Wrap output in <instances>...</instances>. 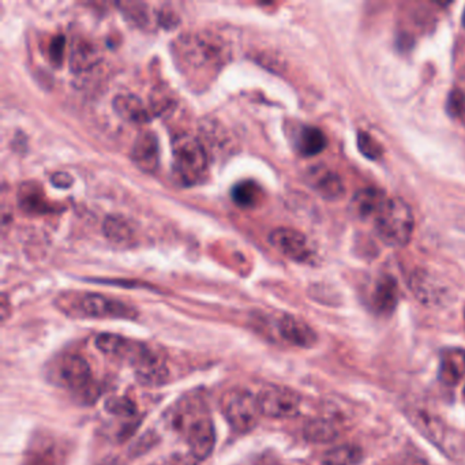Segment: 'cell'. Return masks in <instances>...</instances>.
<instances>
[{"label": "cell", "mask_w": 465, "mask_h": 465, "mask_svg": "<svg viewBox=\"0 0 465 465\" xmlns=\"http://www.w3.org/2000/svg\"><path fill=\"white\" fill-rule=\"evenodd\" d=\"M178 55L186 71L211 74L216 72L219 66L226 63L228 51L221 38L198 33L183 37L178 43Z\"/></svg>", "instance_id": "cell-1"}, {"label": "cell", "mask_w": 465, "mask_h": 465, "mask_svg": "<svg viewBox=\"0 0 465 465\" xmlns=\"http://www.w3.org/2000/svg\"><path fill=\"white\" fill-rule=\"evenodd\" d=\"M172 170L183 186L200 185L208 175L209 160L205 145L191 136H179L172 142Z\"/></svg>", "instance_id": "cell-2"}, {"label": "cell", "mask_w": 465, "mask_h": 465, "mask_svg": "<svg viewBox=\"0 0 465 465\" xmlns=\"http://www.w3.org/2000/svg\"><path fill=\"white\" fill-rule=\"evenodd\" d=\"M374 220L377 234L389 246L404 247L412 239L415 219L412 209L402 198H387Z\"/></svg>", "instance_id": "cell-3"}, {"label": "cell", "mask_w": 465, "mask_h": 465, "mask_svg": "<svg viewBox=\"0 0 465 465\" xmlns=\"http://www.w3.org/2000/svg\"><path fill=\"white\" fill-rule=\"evenodd\" d=\"M220 405L227 422L237 433H250L254 430L260 416L262 415L257 396L240 387L227 390Z\"/></svg>", "instance_id": "cell-4"}, {"label": "cell", "mask_w": 465, "mask_h": 465, "mask_svg": "<svg viewBox=\"0 0 465 465\" xmlns=\"http://www.w3.org/2000/svg\"><path fill=\"white\" fill-rule=\"evenodd\" d=\"M69 310L85 318H134L136 310L123 302L107 298L100 294H85L77 296Z\"/></svg>", "instance_id": "cell-5"}, {"label": "cell", "mask_w": 465, "mask_h": 465, "mask_svg": "<svg viewBox=\"0 0 465 465\" xmlns=\"http://www.w3.org/2000/svg\"><path fill=\"white\" fill-rule=\"evenodd\" d=\"M257 399L261 413L266 418L286 419L299 415L301 411V396L288 387H265L258 394Z\"/></svg>", "instance_id": "cell-6"}, {"label": "cell", "mask_w": 465, "mask_h": 465, "mask_svg": "<svg viewBox=\"0 0 465 465\" xmlns=\"http://www.w3.org/2000/svg\"><path fill=\"white\" fill-rule=\"evenodd\" d=\"M95 345L102 353L133 364L134 369L141 366L144 361H148L152 355L156 353L144 343L129 340L121 336L111 335V333H104L95 338Z\"/></svg>", "instance_id": "cell-7"}, {"label": "cell", "mask_w": 465, "mask_h": 465, "mask_svg": "<svg viewBox=\"0 0 465 465\" xmlns=\"http://www.w3.org/2000/svg\"><path fill=\"white\" fill-rule=\"evenodd\" d=\"M186 419L190 420L186 423L185 430L191 456L197 460L208 459L216 445V433L211 418L197 413V416L186 415Z\"/></svg>", "instance_id": "cell-8"}, {"label": "cell", "mask_w": 465, "mask_h": 465, "mask_svg": "<svg viewBox=\"0 0 465 465\" xmlns=\"http://www.w3.org/2000/svg\"><path fill=\"white\" fill-rule=\"evenodd\" d=\"M61 377L69 389L74 390L76 394L87 399H92L99 394L93 381L92 369L87 359L82 356H66L61 364Z\"/></svg>", "instance_id": "cell-9"}, {"label": "cell", "mask_w": 465, "mask_h": 465, "mask_svg": "<svg viewBox=\"0 0 465 465\" xmlns=\"http://www.w3.org/2000/svg\"><path fill=\"white\" fill-rule=\"evenodd\" d=\"M269 243L281 254L296 262L311 260V247L302 232L292 228H278L269 235Z\"/></svg>", "instance_id": "cell-10"}, {"label": "cell", "mask_w": 465, "mask_h": 465, "mask_svg": "<svg viewBox=\"0 0 465 465\" xmlns=\"http://www.w3.org/2000/svg\"><path fill=\"white\" fill-rule=\"evenodd\" d=\"M411 288L416 298L419 299L426 306H441L448 301L451 291L448 286L434 278L431 273L425 270H418L411 278Z\"/></svg>", "instance_id": "cell-11"}, {"label": "cell", "mask_w": 465, "mask_h": 465, "mask_svg": "<svg viewBox=\"0 0 465 465\" xmlns=\"http://www.w3.org/2000/svg\"><path fill=\"white\" fill-rule=\"evenodd\" d=\"M131 159L145 172H154L160 164L159 139L154 131H142L134 142Z\"/></svg>", "instance_id": "cell-12"}, {"label": "cell", "mask_w": 465, "mask_h": 465, "mask_svg": "<svg viewBox=\"0 0 465 465\" xmlns=\"http://www.w3.org/2000/svg\"><path fill=\"white\" fill-rule=\"evenodd\" d=\"M307 180H309V185L325 200L338 201L345 194V183L329 168H312L307 174Z\"/></svg>", "instance_id": "cell-13"}, {"label": "cell", "mask_w": 465, "mask_h": 465, "mask_svg": "<svg viewBox=\"0 0 465 465\" xmlns=\"http://www.w3.org/2000/svg\"><path fill=\"white\" fill-rule=\"evenodd\" d=\"M278 330L284 340L296 347L311 348L317 345L318 336L314 329L294 315L281 317Z\"/></svg>", "instance_id": "cell-14"}, {"label": "cell", "mask_w": 465, "mask_h": 465, "mask_svg": "<svg viewBox=\"0 0 465 465\" xmlns=\"http://www.w3.org/2000/svg\"><path fill=\"white\" fill-rule=\"evenodd\" d=\"M113 111L119 118L134 125H144L152 119V112L145 107L142 100L136 95H119L112 102Z\"/></svg>", "instance_id": "cell-15"}, {"label": "cell", "mask_w": 465, "mask_h": 465, "mask_svg": "<svg viewBox=\"0 0 465 465\" xmlns=\"http://www.w3.org/2000/svg\"><path fill=\"white\" fill-rule=\"evenodd\" d=\"M411 422L413 423L419 433H422L426 438L430 439L431 443L436 444L441 449H445L446 430L443 420L438 419L433 413L426 412L423 410L412 411L410 413Z\"/></svg>", "instance_id": "cell-16"}, {"label": "cell", "mask_w": 465, "mask_h": 465, "mask_svg": "<svg viewBox=\"0 0 465 465\" xmlns=\"http://www.w3.org/2000/svg\"><path fill=\"white\" fill-rule=\"evenodd\" d=\"M465 374V350L448 348L441 353L439 379L445 385H456Z\"/></svg>", "instance_id": "cell-17"}, {"label": "cell", "mask_w": 465, "mask_h": 465, "mask_svg": "<svg viewBox=\"0 0 465 465\" xmlns=\"http://www.w3.org/2000/svg\"><path fill=\"white\" fill-rule=\"evenodd\" d=\"M386 200L387 197L384 191L373 187L363 188L353 195L351 208H353V213L361 219H370V217L376 219Z\"/></svg>", "instance_id": "cell-18"}, {"label": "cell", "mask_w": 465, "mask_h": 465, "mask_svg": "<svg viewBox=\"0 0 465 465\" xmlns=\"http://www.w3.org/2000/svg\"><path fill=\"white\" fill-rule=\"evenodd\" d=\"M399 303V286L392 276H384L376 284L373 294V306L378 314L389 315Z\"/></svg>", "instance_id": "cell-19"}, {"label": "cell", "mask_w": 465, "mask_h": 465, "mask_svg": "<svg viewBox=\"0 0 465 465\" xmlns=\"http://www.w3.org/2000/svg\"><path fill=\"white\" fill-rule=\"evenodd\" d=\"M340 436V428L333 419H312L304 426V438L311 444H329Z\"/></svg>", "instance_id": "cell-20"}, {"label": "cell", "mask_w": 465, "mask_h": 465, "mask_svg": "<svg viewBox=\"0 0 465 465\" xmlns=\"http://www.w3.org/2000/svg\"><path fill=\"white\" fill-rule=\"evenodd\" d=\"M328 139L317 128H303L298 138V151L302 156L312 157L321 154L327 148Z\"/></svg>", "instance_id": "cell-21"}, {"label": "cell", "mask_w": 465, "mask_h": 465, "mask_svg": "<svg viewBox=\"0 0 465 465\" xmlns=\"http://www.w3.org/2000/svg\"><path fill=\"white\" fill-rule=\"evenodd\" d=\"M363 459V451L358 445H340L325 453L322 465H359Z\"/></svg>", "instance_id": "cell-22"}, {"label": "cell", "mask_w": 465, "mask_h": 465, "mask_svg": "<svg viewBox=\"0 0 465 465\" xmlns=\"http://www.w3.org/2000/svg\"><path fill=\"white\" fill-rule=\"evenodd\" d=\"M107 239L111 242L123 246V245H129L133 239V231H131L130 224L126 221L125 219H121L119 216H110L105 219L104 227H103Z\"/></svg>", "instance_id": "cell-23"}, {"label": "cell", "mask_w": 465, "mask_h": 465, "mask_svg": "<svg viewBox=\"0 0 465 465\" xmlns=\"http://www.w3.org/2000/svg\"><path fill=\"white\" fill-rule=\"evenodd\" d=\"M232 200L240 208H253L261 200V188L252 180L237 183L232 188Z\"/></svg>", "instance_id": "cell-24"}, {"label": "cell", "mask_w": 465, "mask_h": 465, "mask_svg": "<svg viewBox=\"0 0 465 465\" xmlns=\"http://www.w3.org/2000/svg\"><path fill=\"white\" fill-rule=\"evenodd\" d=\"M97 62V51L87 43H79L72 50L71 69L74 71H85Z\"/></svg>", "instance_id": "cell-25"}, {"label": "cell", "mask_w": 465, "mask_h": 465, "mask_svg": "<svg viewBox=\"0 0 465 465\" xmlns=\"http://www.w3.org/2000/svg\"><path fill=\"white\" fill-rule=\"evenodd\" d=\"M358 148L363 156L370 160H379L384 156V148L382 145L366 131H361L358 134Z\"/></svg>", "instance_id": "cell-26"}, {"label": "cell", "mask_w": 465, "mask_h": 465, "mask_svg": "<svg viewBox=\"0 0 465 465\" xmlns=\"http://www.w3.org/2000/svg\"><path fill=\"white\" fill-rule=\"evenodd\" d=\"M105 410L116 416H133L137 412V405L126 397H112L105 403Z\"/></svg>", "instance_id": "cell-27"}, {"label": "cell", "mask_w": 465, "mask_h": 465, "mask_svg": "<svg viewBox=\"0 0 465 465\" xmlns=\"http://www.w3.org/2000/svg\"><path fill=\"white\" fill-rule=\"evenodd\" d=\"M120 9L125 12L126 17L137 23L138 27H144L145 23H148L149 15L146 12V4H120Z\"/></svg>", "instance_id": "cell-28"}, {"label": "cell", "mask_w": 465, "mask_h": 465, "mask_svg": "<svg viewBox=\"0 0 465 465\" xmlns=\"http://www.w3.org/2000/svg\"><path fill=\"white\" fill-rule=\"evenodd\" d=\"M40 197V194H25L22 198V205L25 206V209H29L30 212H44L46 203L41 201Z\"/></svg>", "instance_id": "cell-29"}, {"label": "cell", "mask_w": 465, "mask_h": 465, "mask_svg": "<svg viewBox=\"0 0 465 465\" xmlns=\"http://www.w3.org/2000/svg\"><path fill=\"white\" fill-rule=\"evenodd\" d=\"M63 54H64V38L62 36H58L55 37V40L51 44L50 48V55L51 59H53L54 63L61 64L62 61H63Z\"/></svg>", "instance_id": "cell-30"}, {"label": "cell", "mask_w": 465, "mask_h": 465, "mask_svg": "<svg viewBox=\"0 0 465 465\" xmlns=\"http://www.w3.org/2000/svg\"><path fill=\"white\" fill-rule=\"evenodd\" d=\"M51 180L56 187H70L72 183V178L69 174H55Z\"/></svg>", "instance_id": "cell-31"}, {"label": "cell", "mask_w": 465, "mask_h": 465, "mask_svg": "<svg viewBox=\"0 0 465 465\" xmlns=\"http://www.w3.org/2000/svg\"><path fill=\"white\" fill-rule=\"evenodd\" d=\"M174 465H198L195 457H185V459L178 460Z\"/></svg>", "instance_id": "cell-32"}, {"label": "cell", "mask_w": 465, "mask_h": 465, "mask_svg": "<svg viewBox=\"0 0 465 465\" xmlns=\"http://www.w3.org/2000/svg\"><path fill=\"white\" fill-rule=\"evenodd\" d=\"M459 226L460 228H462V231H465V213L459 217Z\"/></svg>", "instance_id": "cell-33"}, {"label": "cell", "mask_w": 465, "mask_h": 465, "mask_svg": "<svg viewBox=\"0 0 465 465\" xmlns=\"http://www.w3.org/2000/svg\"><path fill=\"white\" fill-rule=\"evenodd\" d=\"M462 25H464V28H465V10H464V15H462Z\"/></svg>", "instance_id": "cell-34"}, {"label": "cell", "mask_w": 465, "mask_h": 465, "mask_svg": "<svg viewBox=\"0 0 465 465\" xmlns=\"http://www.w3.org/2000/svg\"><path fill=\"white\" fill-rule=\"evenodd\" d=\"M464 394H465V387H464Z\"/></svg>", "instance_id": "cell-35"}]
</instances>
